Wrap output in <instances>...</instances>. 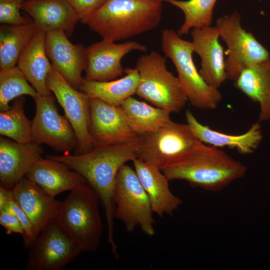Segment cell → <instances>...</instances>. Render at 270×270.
Returning <instances> with one entry per match:
<instances>
[{
	"mask_svg": "<svg viewBox=\"0 0 270 270\" xmlns=\"http://www.w3.org/2000/svg\"><path fill=\"white\" fill-rule=\"evenodd\" d=\"M90 132L94 146L123 144L140 136L130 126L120 106L94 98H90Z\"/></svg>",
	"mask_w": 270,
	"mask_h": 270,
	"instance_id": "cell-14",
	"label": "cell"
},
{
	"mask_svg": "<svg viewBox=\"0 0 270 270\" xmlns=\"http://www.w3.org/2000/svg\"><path fill=\"white\" fill-rule=\"evenodd\" d=\"M120 106L130 126L138 135L154 131L171 120L169 112L152 106L132 96Z\"/></svg>",
	"mask_w": 270,
	"mask_h": 270,
	"instance_id": "cell-27",
	"label": "cell"
},
{
	"mask_svg": "<svg viewBox=\"0 0 270 270\" xmlns=\"http://www.w3.org/2000/svg\"><path fill=\"white\" fill-rule=\"evenodd\" d=\"M29 248L28 270H62L83 252L56 219L42 230Z\"/></svg>",
	"mask_w": 270,
	"mask_h": 270,
	"instance_id": "cell-11",
	"label": "cell"
},
{
	"mask_svg": "<svg viewBox=\"0 0 270 270\" xmlns=\"http://www.w3.org/2000/svg\"><path fill=\"white\" fill-rule=\"evenodd\" d=\"M134 170L147 194L154 213L160 217L172 214L182 204L168 186V180L158 168L138 158L132 160Z\"/></svg>",
	"mask_w": 270,
	"mask_h": 270,
	"instance_id": "cell-22",
	"label": "cell"
},
{
	"mask_svg": "<svg viewBox=\"0 0 270 270\" xmlns=\"http://www.w3.org/2000/svg\"><path fill=\"white\" fill-rule=\"evenodd\" d=\"M24 176L54 197L87 183L82 175L64 163L47 158L38 160Z\"/></svg>",
	"mask_w": 270,
	"mask_h": 270,
	"instance_id": "cell-21",
	"label": "cell"
},
{
	"mask_svg": "<svg viewBox=\"0 0 270 270\" xmlns=\"http://www.w3.org/2000/svg\"><path fill=\"white\" fill-rule=\"evenodd\" d=\"M12 199H14L12 190H8L0 186V210Z\"/></svg>",
	"mask_w": 270,
	"mask_h": 270,
	"instance_id": "cell-35",
	"label": "cell"
},
{
	"mask_svg": "<svg viewBox=\"0 0 270 270\" xmlns=\"http://www.w3.org/2000/svg\"><path fill=\"white\" fill-rule=\"evenodd\" d=\"M147 47L136 41L116 44L102 39L86 48L87 64L84 80L108 82L116 80L124 72L121 61L131 52H146Z\"/></svg>",
	"mask_w": 270,
	"mask_h": 270,
	"instance_id": "cell-13",
	"label": "cell"
},
{
	"mask_svg": "<svg viewBox=\"0 0 270 270\" xmlns=\"http://www.w3.org/2000/svg\"><path fill=\"white\" fill-rule=\"evenodd\" d=\"M34 100L36 112L32 120V142L47 144L63 154L75 150L76 134L66 118L59 114L53 94H38Z\"/></svg>",
	"mask_w": 270,
	"mask_h": 270,
	"instance_id": "cell-12",
	"label": "cell"
},
{
	"mask_svg": "<svg viewBox=\"0 0 270 270\" xmlns=\"http://www.w3.org/2000/svg\"><path fill=\"white\" fill-rule=\"evenodd\" d=\"M216 26L227 46V79L234 82L244 70L270 58L268 50L242 27L238 12L218 18Z\"/></svg>",
	"mask_w": 270,
	"mask_h": 270,
	"instance_id": "cell-8",
	"label": "cell"
},
{
	"mask_svg": "<svg viewBox=\"0 0 270 270\" xmlns=\"http://www.w3.org/2000/svg\"><path fill=\"white\" fill-rule=\"evenodd\" d=\"M142 135L123 144L94 146L82 154L48 155L46 158L60 161L78 172L97 194L104 209L107 226V241L116 258L119 257L114 239V190L118 173L128 162L136 158Z\"/></svg>",
	"mask_w": 270,
	"mask_h": 270,
	"instance_id": "cell-1",
	"label": "cell"
},
{
	"mask_svg": "<svg viewBox=\"0 0 270 270\" xmlns=\"http://www.w3.org/2000/svg\"><path fill=\"white\" fill-rule=\"evenodd\" d=\"M14 198L28 216L36 238L56 220L62 202L45 192L40 186L23 177L12 188Z\"/></svg>",
	"mask_w": 270,
	"mask_h": 270,
	"instance_id": "cell-16",
	"label": "cell"
},
{
	"mask_svg": "<svg viewBox=\"0 0 270 270\" xmlns=\"http://www.w3.org/2000/svg\"><path fill=\"white\" fill-rule=\"evenodd\" d=\"M161 44L164 56L172 60L176 68L188 101L202 110L216 108L222 100V94L206 83L198 70L192 58V42L182 39L176 31L165 29L162 32Z\"/></svg>",
	"mask_w": 270,
	"mask_h": 270,
	"instance_id": "cell-5",
	"label": "cell"
},
{
	"mask_svg": "<svg viewBox=\"0 0 270 270\" xmlns=\"http://www.w3.org/2000/svg\"><path fill=\"white\" fill-rule=\"evenodd\" d=\"M162 3L140 0H107L82 21L102 39L124 40L156 28L162 14Z\"/></svg>",
	"mask_w": 270,
	"mask_h": 270,
	"instance_id": "cell-3",
	"label": "cell"
},
{
	"mask_svg": "<svg viewBox=\"0 0 270 270\" xmlns=\"http://www.w3.org/2000/svg\"><path fill=\"white\" fill-rule=\"evenodd\" d=\"M166 58L152 51L138 58L136 68L139 82L136 94L156 107L178 112L188 100L178 78L167 69Z\"/></svg>",
	"mask_w": 270,
	"mask_h": 270,
	"instance_id": "cell-6",
	"label": "cell"
},
{
	"mask_svg": "<svg viewBox=\"0 0 270 270\" xmlns=\"http://www.w3.org/2000/svg\"><path fill=\"white\" fill-rule=\"evenodd\" d=\"M99 198L88 184L71 190L62 202L56 220L83 252L94 253L98 248L104 228Z\"/></svg>",
	"mask_w": 270,
	"mask_h": 270,
	"instance_id": "cell-4",
	"label": "cell"
},
{
	"mask_svg": "<svg viewBox=\"0 0 270 270\" xmlns=\"http://www.w3.org/2000/svg\"><path fill=\"white\" fill-rule=\"evenodd\" d=\"M22 10L30 16L39 28L46 32L61 30L70 36L80 20L66 0H25Z\"/></svg>",
	"mask_w": 270,
	"mask_h": 270,
	"instance_id": "cell-20",
	"label": "cell"
},
{
	"mask_svg": "<svg viewBox=\"0 0 270 270\" xmlns=\"http://www.w3.org/2000/svg\"><path fill=\"white\" fill-rule=\"evenodd\" d=\"M23 0H0V22L8 25L27 24L32 20L22 16L20 10Z\"/></svg>",
	"mask_w": 270,
	"mask_h": 270,
	"instance_id": "cell-31",
	"label": "cell"
},
{
	"mask_svg": "<svg viewBox=\"0 0 270 270\" xmlns=\"http://www.w3.org/2000/svg\"><path fill=\"white\" fill-rule=\"evenodd\" d=\"M61 30L46 32L45 47L52 66L78 90L84 80L82 72L87 64L86 48L81 44H74Z\"/></svg>",
	"mask_w": 270,
	"mask_h": 270,
	"instance_id": "cell-15",
	"label": "cell"
},
{
	"mask_svg": "<svg viewBox=\"0 0 270 270\" xmlns=\"http://www.w3.org/2000/svg\"><path fill=\"white\" fill-rule=\"evenodd\" d=\"M217 0H168L166 2L178 8L184 13V20L176 31L181 36L193 28L210 26L212 11Z\"/></svg>",
	"mask_w": 270,
	"mask_h": 270,
	"instance_id": "cell-29",
	"label": "cell"
},
{
	"mask_svg": "<svg viewBox=\"0 0 270 270\" xmlns=\"http://www.w3.org/2000/svg\"><path fill=\"white\" fill-rule=\"evenodd\" d=\"M24 1H25V0H23Z\"/></svg>",
	"mask_w": 270,
	"mask_h": 270,
	"instance_id": "cell-37",
	"label": "cell"
},
{
	"mask_svg": "<svg viewBox=\"0 0 270 270\" xmlns=\"http://www.w3.org/2000/svg\"><path fill=\"white\" fill-rule=\"evenodd\" d=\"M38 28L32 20L26 24L0 26V70L16 66L21 53Z\"/></svg>",
	"mask_w": 270,
	"mask_h": 270,
	"instance_id": "cell-26",
	"label": "cell"
},
{
	"mask_svg": "<svg viewBox=\"0 0 270 270\" xmlns=\"http://www.w3.org/2000/svg\"><path fill=\"white\" fill-rule=\"evenodd\" d=\"M142 0V1H148V2H166V1L168 0Z\"/></svg>",
	"mask_w": 270,
	"mask_h": 270,
	"instance_id": "cell-36",
	"label": "cell"
},
{
	"mask_svg": "<svg viewBox=\"0 0 270 270\" xmlns=\"http://www.w3.org/2000/svg\"><path fill=\"white\" fill-rule=\"evenodd\" d=\"M0 224L6 229L8 234L16 233L20 234L22 237L24 236V228L22 222L11 214L0 212Z\"/></svg>",
	"mask_w": 270,
	"mask_h": 270,
	"instance_id": "cell-34",
	"label": "cell"
},
{
	"mask_svg": "<svg viewBox=\"0 0 270 270\" xmlns=\"http://www.w3.org/2000/svg\"><path fill=\"white\" fill-rule=\"evenodd\" d=\"M194 52L201 59L199 72L210 86L218 88L227 79L224 48L216 26L193 28L190 32Z\"/></svg>",
	"mask_w": 270,
	"mask_h": 270,
	"instance_id": "cell-17",
	"label": "cell"
},
{
	"mask_svg": "<svg viewBox=\"0 0 270 270\" xmlns=\"http://www.w3.org/2000/svg\"><path fill=\"white\" fill-rule=\"evenodd\" d=\"M44 153L40 144L0 138V186L12 190Z\"/></svg>",
	"mask_w": 270,
	"mask_h": 270,
	"instance_id": "cell-18",
	"label": "cell"
},
{
	"mask_svg": "<svg viewBox=\"0 0 270 270\" xmlns=\"http://www.w3.org/2000/svg\"><path fill=\"white\" fill-rule=\"evenodd\" d=\"M246 166L219 148L199 140L189 151L161 169L169 181L183 180L195 188L222 190L243 177Z\"/></svg>",
	"mask_w": 270,
	"mask_h": 270,
	"instance_id": "cell-2",
	"label": "cell"
},
{
	"mask_svg": "<svg viewBox=\"0 0 270 270\" xmlns=\"http://www.w3.org/2000/svg\"><path fill=\"white\" fill-rule=\"evenodd\" d=\"M234 85L258 104L259 122L270 120V58L244 70Z\"/></svg>",
	"mask_w": 270,
	"mask_h": 270,
	"instance_id": "cell-24",
	"label": "cell"
},
{
	"mask_svg": "<svg viewBox=\"0 0 270 270\" xmlns=\"http://www.w3.org/2000/svg\"><path fill=\"white\" fill-rule=\"evenodd\" d=\"M46 86L63 108L77 138L74 154L86 152L94 147L90 132V98L74 88L52 66L46 78Z\"/></svg>",
	"mask_w": 270,
	"mask_h": 270,
	"instance_id": "cell-10",
	"label": "cell"
},
{
	"mask_svg": "<svg viewBox=\"0 0 270 270\" xmlns=\"http://www.w3.org/2000/svg\"><path fill=\"white\" fill-rule=\"evenodd\" d=\"M114 203L115 218L124 224L128 232L140 226L146 235H154L155 221L150 200L136 171L126 164L116 176Z\"/></svg>",
	"mask_w": 270,
	"mask_h": 270,
	"instance_id": "cell-7",
	"label": "cell"
},
{
	"mask_svg": "<svg viewBox=\"0 0 270 270\" xmlns=\"http://www.w3.org/2000/svg\"><path fill=\"white\" fill-rule=\"evenodd\" d=\"M46 32L38 28L34 36L21 53L17 66L38 95L52 93L46 86V78L52 68L45 47Z\"/></svg>",
	"mask_w": 270,
	"mask_h": 270,
	"instance_id": "cell-23",
	"label": "cell"
},
{
	"mask_svg": "<svg viewBox=\"0 0 270 270\" xmlns=\"http://www.w3.org/2000/svg\"><path fill=\"white\" fill-rule=\"evenodd\" d=\"M0 212H6L15 216L22 222L24 228V236H22L24 246L29 248L35 240L32 226L26 213L14 200H10L0 210Z\"/></svg>",
	"mask_w": 270,
	"mask_h": 270,
	"instance_id": "cell-32",
	"label": "cell"
},
{
	"mask_svg": "<svg viewBox=\"0 0 270 270\" xmlns=\"http://www.w3.org/2000/svg\"><path fill=\"white\" fill-rule=\"evenodd\" d=\"M24 96L14 100L10 108L0 112V134L20 143L32 142V121L24 112Z\"/></svg>",
	"mask_w": 270,
	"mask_h": 270,
	"instance_id": "cell-28",
	"label": "cell"
},
{
	"mask_svg": "<svg viewBox=\"0 0 270 270\" xmlns=\"http://www.w3.org/2000/svg\"><path fill=\"white\" fill-rule=\"evenodd\" d=\"M186 118L192 133L200 141L219 148L227 147L234 148L242 154L254 152L263 138L260 122L253 124L244 134H230L214 130L202 124L189 110L186 112Z\"/></svg>",
	"mask_w": 270,
	"mask_h": 270,
	"instance_id": "cell-19",
	"label": "cell"
},
{
	"mask_svg": "<svg viewBox=\"0 0 270 270\" xmlns=\"http://www.w3.org/2000/svg\"><path fill=\"white\" fill-rule=\"evenodd\" d=\"M28 82L18 66L0 70V112L8 109L10 106V102L19 96L28 95L34 99L38 96L36 90Z\"/></svg>",
	"mask_w": 270,
	"mask_h": 270,
	"instance_id": "cell-30",
	"label": "cell"
},
{
	"mask_svg": "<svg viewBox=\"0 0 270 270\" xmlns=\"http://www.w3.org/2000/svg\"><path fill=\"white\" fill-rule=\"evenodd\" d=\"M142 136L136 158L160 170L185 154L200 140L187 123L172 120Z\"/></svg>",
	"mask_w": 270,
	"mask_h": 270,
	"instance_id": "cell-9",
	"label": "cell"
},
{
	"mask_svg": "<svg viewBox=\"0 0 270 270\" xmlns=\"http://www.w3.org/2000/svg\"><path fill=\"white\" fill-rule=\"evenodd\" d=\"M124 72L126 75L124 77L108 82L84 79L80 90L90 98L120 106L126 99L136 94L139 82V74L136 68H127Z\"/></svg>",
	"mask_w": 270,
	"mask_h": 270,
	"instance_id": "cell-25",
	"label": "cell"
},
{
	"mask_svg": "<svg viewBox=\"0 0 270 270\" xmlns=\"http://www.w3.org/2000/svg\"><path fill=\"white\" fill-rule=\"evenodd\" d=\"M82 22L98 9L107 0H66Z\"/></svg>",
	"mask_w": 270,
	"mask_h": 270,
	"instance_id": "cell-33",
	"label": "cell"
}]
</instances>
